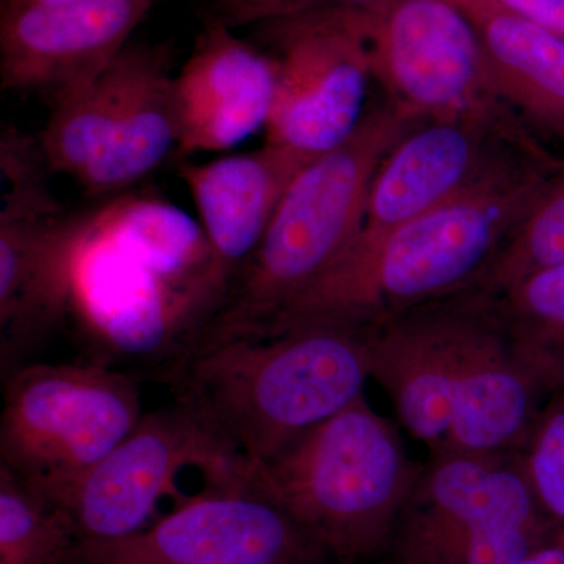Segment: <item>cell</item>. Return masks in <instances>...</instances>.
I'll list each match as a JSON object with an SVG mask.
<instances>
[{"label":"cell","instance_id":"obj_1","mask_svg":"<svg viewBox=\"0 0 564 564\" xmlns=\"http://www.w3.org/2000/svg\"><path fill=\"white\" fill-rule=\"evenodd\" d=\"M564 166L525 132L443 203L372 247L348 250L295 302L263 323L274 337L314 326L369 332L473 284Z\"/></svg>","mask_w":564,"mask_h":564},{"label":"cell","instance_id":"obj_2","mask_svg":"<svg viewBox=\"0 0 564 564\" xmlns=\"http://www.w3.org/2000/svg\"><path fill=\"white\" fill-rule=\"evenodd\" d=\"M370 378L430 456L519 452L551 399L497 293L467 285L364 332Z\"/></svg>","mask_w":564,"mask_h":564},{"label":"cell","instance_id":"obj_3","mask_svg":"<svg viewBox=\"0 0 564 564\" xmlns=\"http://www.w3.org/2000/svg\"><path fill=\"white\" fill-rule=\"evenodd\" d=\"M226 295L202 225L165 199L120 195L82 239L69 317L104 350L162 355L169 369Z\"/></svg>","mask_w":564,"mask_h":564},{"label":"cell","instance_id":"obj_4","mask_svg":"<svg viewBox=\"0 0 564 564\" xmlns=\"http://www.w3.org/2000/svg\"><path fill=\"white\" fill-rule=\"evenodd\" d=\"M165 375L174 399L256 467L364 395L370 370L362 332L314 326L196 348Z\"/></svg>","mask_w":564,"mask_h":564},{"label":"cell","instance_id":"obj_5","mask_svg":"<svg viewBox=\"0 0 564 564\" xmlns=\"http://www.w3.org/2000/svg\"><path fill=\"white\" fill-rule=\"evenodd\" d=\"M417 122L388 99L366 109L344 143L315 158L285 192L258 250L188 351L247 339L325 276L358 236L378 170Z\"/></svg>","mask_w":564,"mask_h":564},{"label":"cell","instance_id":"obj_6","mask_svg":"<svg viewBox=\"0 0 564 564\" xmlns=\"http://www.w3.org/2000/svg\"><path fill=\"white\" fill-rule=\"evenodd\" d=\"M421 469L395 426L361 395L252 467V481L334 563L356 564L380 555Z\"/></svg>","mask_w":564,"mask_h":564},{"label":"cell","instance_id":"obj_7","mask_svg":"<svg viewBox=\"0 0 564 564\" xmlns=\"http://www.w3.org/2000/svg\"><path fill=\"white\" fill-rule=\"evenodd\" d=\"M519 452L430 456L377 564H516L555 532Z\"/></svg>","mask_w":564,"mask_h":564},{"label":"cell","instance_id":"obj_8","mask_svg":"<svg viewBox=\"0 0 564 564\" xmlns=\"http://www.w3.org/2000/svg\"><path fill=\"white\" fill-rule=\"evenodd\" d=\"M6 378L0 466L57 505L144 414L131 375L95 359L25 364Z\"/></svg>","mask_w":564,"mask_h":564},{"label":"cell","instance_id":"obj_9","mask_svg":"<svg viewBox=\"0 0 564 564\" xmlns=\"http://www.w3.org/2000/svg\"><path fill=\"white\" fill-rule=\"evenodd\" d=\"M169 44H128L84 90L51 107L39 137L52 173L90 196L122 195L177 148Z\"/></svg>","mask_w":564,"mask_h":564},{"label":"cell","instance_id":"obj_10","mask_svg":"<svg viewBox=\"0 0 564 564\" xmlns=\"http://www.w3.org/2000/svg\"><path fill=\"white\" fill-rule=\"evenodd\" d=\"M0 362L20 369L68 321L74 262L95 209L70 212L52 195L39 139H0Z\"/></svg>","mask_w":564,"mask_h":564},{"label":"cell","instance_id":"obj_11","mask_svg":"<svg viewBox=\"0 0 564 564\" xmlns=\"http://www.w3.org/2000/svg\"><path fill=\"white\" fill-rule=\"evenodd\" d=\"M196 467L207 488L250 484L252 466L188 404L174 399L144 413L61 507L82 541L117 540L147 527L155 505L176 489L182 470Z\"/></svg>","mask_w":564,"mask_h":564},{"label":"cell","instance_id":"obj_12","mask_svg":"<svg viewBox=\"0 0 564 564\" xmlns=\"http://www.w3.org/2000/svg\"><path fill=\"white\" fill-rule=\"evenodd\" d=\"M370 73L421 121L499 104L477 29L452 0H384L352 13Z\"/></svg>","mask_w":564,"mask_h":564},{"label":"cell","instance_id":"obj_13","mask_svg":"<svg viewBox=\"0 0 564 564\" xmlns=\"http://www.w3.org/2000/svg\"><path fill=\"white\" fill-rule=\"evenodd\" d=\"M317 541L252 481L204 491L117 540L82 541L74 564H329Z\"/></svg>","mask_w":564,"mask_h":564},{"label":"cell","instance_id":"obj_14","mask_svg":"<svg viewBox=\"0 0 564 564\" xmlns=\"http://www.w3.org/2000/svg\"><path fill=\"white\" fill-rule=\"evenodd\" d=\"M276 62L267 143L321 155L358 128L369 58L351 13L270 22L252 29Z\"/></svg>","mask_w":564,"mask_h":564},{"label":"cell","instance_id":"obj_15","mask_svg":"<svg viewBox=\"0 0 564 564\" xmlns=\"http://www.w3.org/2000/svg\"><path fill=\"white\" fill-rule=\"evenodd\" d=\"M159 0H2L0 85L47 106L84 90L129 44Z\"/></svg>","mask_w":564,"mask_h":564},{"label":"cell","instance_id":"obj_16","mask_svg":"<svg viewBox=\"0 0 564 564\" xmlns=\"http://www.w3.org/2000/svg\"><path fill=\"white\" fill-rule=\"evenodd\" d=\"M521 132L503 102L419 126L378 170L348 250L372 247L443 203Z\"/></svg>","mask_w":564,"mask_h":564},{"label":"cell","instance_id":"obj_17","mask_svg":"<svg viewBox=\"0 0 564 564\" xmlns=\"http://www.w3.org/2000/svg\"><path fill=\"white\" fill-rule=\"evenodd\" d=\"M276 91L269 52L207 20L191 57L174 74L177 158L237 147L265 128Z\"/></svg>","mask_w":564,"mask_h":564},{"label":"cell","instance_id":"obj_18","mask_svg":"<svg viewBox=\"0 0 564 564\" xmlns=\"http://www.w3.org/2000/svg\"><path fill=\"white\" fill-rule=\"evenodd\" d=\"M318 155L281 144L210 163H181L215 267L231 288L295 177Z\"/></svg>","mask_w":564,"mask_h":564},{"label":"cell","instance_id":"obj_19","mask_svg":"<svg viewBox=\"0 0 564 564\" xmlns=\"http://www.w3.org/2000/svg\"><path fill=\"white\" fill-rule=\"evenodd\" d=\"M452 2L477 29L496 98L563 135V36L480 0Z\"/></svg>","mask_w":564,"mask_h":564},{"label":"cell","instance_id":"obj_20","mask_svg":"<svg viewBox=\"0 0 564 564\" xmlns=\"http://www.w3.org/2000/svg\"><path fill=\"white\" fill-rule=\"evenodd\" d=\"M497 295L521 361L549 395L564 392V263Z\"/></svg>","mask_w":564,"mask_h":564},{"label":"cell","instance_id":"obj_21","mask_svg":"<svg viewBox=\"0 0 564 564\" xmlns=\"http://www.w3.org/2000/svg\"><path fill=\"white\" fill-rule=\"evenodd\" d=\"M79 544L61 505L0 466V564H74Z\"/></svg>","mask_w":564,"mask_h":564},{"label":"cell","instance_id":"obj_22","mask_svg":"<svg viewBox=\"0 0 564 564\" xmlns=\"http://www.w3.org/2000/svg\"><path fill=\"white\" fill-rule=\"evenodd\" d=\"M564 263V173L534 203L489 265L470 285L502 293Z\"/></svg>","mask_w":564,"mask_h":564},{"label":"cell","instance_id":"obj_23","mask_svg":"<svg viewBox=\"0 0 564 564\" xmlns=\"http://www.w3.org/2000/svg\"><path fill=\"white\" fill-rule=\"evenodd\" d=\"M519 454L538 503L564 529V392L545 402Z\"/></svg>","mask_w":564,"mask_h":564},{"label":"cell","instance_id":"obj_24","mask_svg":"<svg viewBox=\"0 0 564 564\" xmlns=\"http://www.w3.org/2000/svg\"><path fill=\"white\" fill-rule=\"evenodd\" d=\"M384 0H209L212 20L232 31L322 14L358 13Z\"/></svg>","mask_w":564,"mask_h":564},{"label":"cell","instance_id":"obj_25","mask_svg":"<svg viewBox=\"0 0 564 564\" xmlns=\"http://www.w3.org/2000/svg\"><path fill=\"white\" fill-rule=\"evenodd\" d=\"M564 39V0H480Z\"/></svg>","mask_w":564,"mask_h":564},{"label":"cell","instance_id":"obj_26","mask_svg":"<svg viewBox=\"0 0 564 564\" xmlns=\"http://www.w3.org/2000/svg\"><path fill=\"white\" fill-rule=\"evenodd\" d=\"M516 564H564V529H556L547 540Z\"/></svg>","mask_w":564,"mask_h":564},{"label":"cell","instance_id":"obj_27","mask_svg":"<svg viewBox=\"0 0 564 564\" xmlns=\"http://www.w3.org/2000/svg\"><path fill=\"white\" fill-rule=\"evenodd\" d=\"M32 2H40V3H61V2H65V0H32Z\"/></svg>","mask_w":564,"mask_h":564},{"label":"cell","instance_id":"obj_28","mask_svg":"<svg viewBox=\"0 0 564 564\" xmlns=\"http://www.w3.org/2000/svg\"><path fill=\"white\" fill-rule=\"evenodd\" d=\"M563 137H564V133H563Z\"/></svg>","mask_w":564,"mask_h":564}]
</instances>
